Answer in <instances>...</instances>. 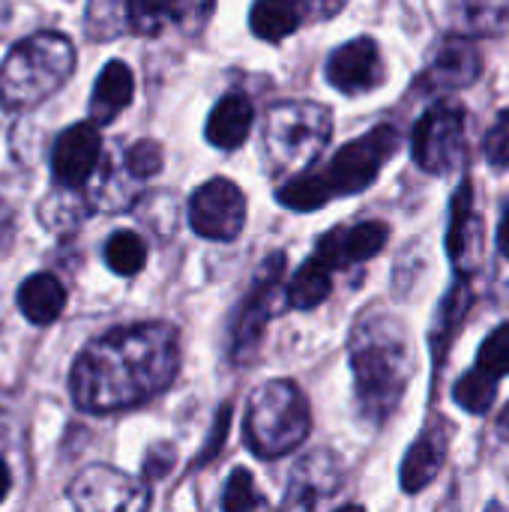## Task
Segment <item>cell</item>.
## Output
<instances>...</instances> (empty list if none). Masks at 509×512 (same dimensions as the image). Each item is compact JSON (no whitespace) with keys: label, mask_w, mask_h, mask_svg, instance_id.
Listing matches in <instances>:
<instances>
[{"label":"cell","mask_w":509,"mask_h":512,"mask_svg":"<svg viewBox=\"0 0 509 512\" xmlns=\"http://www.w3.org/2000/svg\"><path fill=\"white\" fill-rule=\"evenodd\" d=\"M180 366V339L171 324L117 327L93 339L72 363L69 393L81 411L111 414L159 396Z\"/></svg>","instance_id":"6da1fadb"},{"label":"cell","mask_w":509,"mask_h":512,"mask_svg":"<svg viewBox=\"0 0 509 512\" xmlns=\"http://www.w3.org/2000/svg\"><path fill=\"white\" fill-rule=\"evenodd\" d=\"M348 354L360 414L375 426L387 423L414 378V345L405 324L393 315L360 318Z\"/></svg>","instance_id":"7a4b0ae2"},{"label":"cell","mask_w":509,"mask_h":512,"mask_svg":"<svg viewBox=\"0 0 509 512\" xmlns=\"http://www.w3.org/2000/svg\"><path fill=\"white\" fill-rule=\"evenodd\" d=\"M399 141L402 138L396 126L390 123L375 126L366 135L339 147V153L324 168H315V171L306 168L288 177V183L276 189V201L288 210L312 213V210L327 207L333 198L360 195L378 180L381 168L399 150Z\"/></svg>","instance_id":"3957f363"},{"label":"cell","mask_w":509,"mask_h":512,"mask_svg":"<svg viewBox=\"0 0 509 512\" xmlns=\"http://www.w3.org/2000/svg\"><path fill=\"white\" fill-rule=\"evenodd\" d=\"M75 69V48L63 33L42 30L15 42L0 66V105L27 111L57 93Z\"/></svg>","instance_id":"277c9868"},{"label":"cell","mask_w":509,"mask_h":512,"mask_svg":"<svg viewBox=\"0 0 509 512\" xmlns=\"http://www.w3.org/2000/svg\"><path fill=\"white\" fill-rule=\"evenodd\" d=\"M309 432V399L294 381H267L252 393L246 411V444L255 456H288L309 438Z\"/></svg>","instance_id":"5b68a950"},{"label":"cell","mask_w":509,"mask_h":512,"mask_svg":"<svg viewBox=\"0 0 509 512\" xmlns=\"http://www.w3.org/2000/svg\"><path fill=\"white\" fill-rule=\"evenodd\" d=\"M333 135V114L321 102H279L267 111L264 150L279 177L306 171Z\"/></svg>","instance_id":"8992f818"},{"label":"cell","mask_w":509,"mask_h":512,"mask_svg":"<svg viewBox=\"0 0 509 512\" xmlns=\"http://www.w3.org/2000/svg\"><path fill=\"white\" fill-rule=\"evenodd\" d=\"M411 153L435 177L459 171L468 159V111L459 102L432 105L414 126Z\"/></svg>","instance_id":"52a82bcc"},{"label":"cell","mask_w":509,"mask_h":512,"mask_svg":"<svg viewBox=\"0 0 509 512\" xmlns=\"http://www.w3.org/2000/svg\"><path fill=\"white\" fill-rule=\"evenodd\" d=\"M189 225L198 237L228 243L246 225V195L228 177L201 183L189 198Z\"/></svg>","instance_id":"ba28073f"},{"label":"cell","mask_w":509,"mask_h":512,"mask_svg":"<svg viewBox=\"0 0 509 512\" xmlns=\"http://www.w3.org/2000/svg\"><path fill=\"white\" fill-rule=\"evenodd\" d=\"M282 273H285V255L276 252V255H270L261 264L258 276H255V282H252V288L246 294V300L240 303V309L234 315V324H231V357L237 363L249 360L258 351L261 336L267 330V321L273 315L276 288L282 282Z\"/></svg>","instance_id":"9c48e42d"},{"label":"cell","mask_w":509,"mask_h":512,"mask_svg":"<svg viewBox=\"0 0 509 512\" xmlns=\"http://www.w3.org/2000/svg\"><path fill=\"white\" fill-rule=\"evenodd\" d=\"M69 501L87 512H138L150 507V492L141 480L117 468L93 465L72 480Z\"/></svg>","instance_id":"30bf717a"},{"label":"cell","mask_w":509,"mask_h":512,"mask_svg":"<svg viewBox=\"0 0 509 512\" xmlns=\"http://www.w3.org/2000/svg\"><path fill=\"white\" fill-rule=\"evenodd\" d=\"M327 81L348 96H360L369 93L375 87L384 84L387 69H384V57L375 39L369 36H357L345 45H339L330 57H327Z\"/></svg>","instance_id":"8fae6325"},{"label":"cell","mask_w":509,"mask_h":512,"mask_svg":"<svg viewBox=\"0 0 509 512\" xmlns=\"http://www.w3.org/2000/svg\"><path fill=\"white\" fill-rule=\"evenodd\" d=\"M99 153H102V135L93 120L66 126L51 150V171L57 186H69V189L87 186V180L99 165Z\"/></svg>","instance_id":"7c38bea8"},{"label":"cell","mask_w":509,"mask_h":512,"mask_svg":"<svg viewBox=\"0 0 509 512\" xmlns=\"http://www.w3.org/2000/svg\"><path fill=\"white\" fill-rule=\"evenodd\" d=\"M447 252L459 276H474L483 255V222L474 210V183L462 180L450 201Z\"/></svg>","instance_id":"4fadbf2b"},{"label":"cell","mask_w":509,"mask_h":512,"mask_svg":"<svg viewBox=\"0 0 509 512\" xmlns=\"http://www.w3.org/2000/svg\"><path fill=\"white\" fill-rule=\"evenodd\" d=\"M387 240H390V225L378 222V219L333 228L318 240V258L330 270L354 267V264H363V261L375 258L387 246Z\"/></svg>","instance_id":"5bb4252c"},{"label":"cell","mask_w":509,"mask_h":512,"mask_svg":"<svg viewBox=\"0 0 509 512\" xmlns=\"http://www.w3.org/2000/svg\"><path fill=\"white\" fill-rule=\"evenodd\" d=\"M339 486H342V462L327 450H315L303 456L291 471L282 504L288 510H312L330 495H336Z\"/></svg>","instance_id":"9a60e30c"},{"label":"cell","mask_w":509,"mask_h":512,"mask_svg":"<svg viewBox=\"0 0 509 512\" xmlns=\"http://www.w3.org/2000/svg\"><path fill=\"white\" fill-rule=\"evenodd\" d=\"M480 75H483V54L477 42H471L468 33H453L435 48L432 63L420 81H426V87L432 90H459L474 84Z\"/></svg>","instance_id":"2e32d148"},{"label":"cell","mask_w":509,"mask_h":512,"mask_svg":"<svg viewBox=\"0 0 509 512\" xmlns=\"http://www.w3.org/2000/svg\"><path fill=\"white\" fill-rule=\"evenodd\" d=\"M450 453V426L435 417L411 444V450L402 459V471H399V483L408 495H417L423 489L432 486V480L441 474L444 462Z\"/></svg>","instance_id":"e0dca14e"},{"label":"cell","mask_w":509,"mask_h":512,"mask_svg":"<svg viewBox=\"0 0 509 512\" xmlns=\"http://www.w3.org/2000/svg\"><path fill=\"white\" fill-rule=\"evenodd\" d=\"M255 123V108L243 93H228L207 117V141L219 150H237Z\"/></svg>","instance_id":"ac0fdd59"},{"label":"cell","mask_w":509,"mask_h":512,"mask_svg":"<svg viewBox=\"0 0 509 512\" xmlns=\"http://www.w3.org/2000/svg\"><path fill=\"white\" fill-rule=\"evenodd\" d=\"M135 93V78L132 69L123 60H111L105 63V69L96 75L93 84V96H90V120L96 126L111 123L129 102Z\"/></svg>","instance_id":"d6986e66"},{"label":"cell","mask_w":509,"mask_h":512,"mask_svg":"<svg viewBox=\"0 0 509 512\" xmlns=\"http://www.w3.org/2000/svg\"><path fill=\"white\" fill-rule=\"evenodd\" d=\"M18 309L36 327L54 324L66 309V288L60 285V279L54 273H36L21 282Z\"/></svg>","instance_id":"ffe728a7"},{"label":"cell","mask_w":509,"mask_h":512,"mask_svg":"<svg viewBox=\"0 0 509 512\" xmlns=\"http://www.w3.org/2000/svg\"><path fill=\"white\" fill-rule=\"evenodd\" d=\"M474 306V291L468 285V276H459V282L450 288L447 300L441 303V312H438V321H435V330H432V354H435V363L444 360V354L450 351L468 309Z\"/></svg>","instance_id":"44dd1931"},{"label":"cell","mask_w":509,"mask_h":512,"mask_svg":"<svg viewBox=\"0 0 509 512\" xmlns=\"http://www.w3.org/2000/svg\"><path fill=\"white\" fill-rule=\"evenodd\" d=\"M189 12V0H126L129 27L141 36H159L168 24H180Z\"/></svg>","instance_id":"7402d4cb"},{"label":"cell","mask_w":509,"mask_h":512,"mask_svg":"<svg viewBox=\"0 0 509 512\" xmlns=\"http://www.w3.org/2000/svg\"><path fill=\"white\" fill-rule=\"evenodd\" d=\"M303 15L294 0H255L249 12V27L258 39L282 42L300 27Z\"/></svg>","instance_id":"603a6c76"},{"label":"cell","mask_w":509,"mask_h":512,"mask_svg":"<svg viewBox=\"0 0 509 512\" xmlns=\"http://www.w3.org/2000/svg\"><path fill=\"white\" fill-rule=\"evenodd\" d=\"M330 291H333V270L315 255V258H309V261L294 273L285 300H288L291 309L306 312V309L321 306V303L330 297Z\"/></svg>","instance_id":"cb8c5ba5"},{"label":"cell","mask_w":509,"mask_h":512,"mask_svg":"<svg viewBox=\"0 0 509 512\" xmlns=\"http://www.w3.org/2000/svg\"><path fill=\"white\" fill-rule=\"evenodd\" d=\"M87 216V204L78 198V189L60 186L39 204V222L51 234H69L78 228V222Z\"/></svg>","instance_id":"d4e9b609"},{"label":"cell","mask_w":509,"mask_h":512,"mask_svg":"<svg viewBox=\"0 0 509 512\" xmlns=\"http://www.w3.org/2000/svg\"><path fill=\"white\" fill-rule=\"evenodd\" d=\"M462 24L474 36H501L509 27V0H465Z\"/></svg>","instance_id":"484cf974"},{"label":"cell","mask_w":509,"mask_h":512,"mask_svg":"<svg viewBox=\"0 0 509 512\" xmlns=\"http://www.w3.org/2000/svg\"><path fill=\"white\" fill-rule=\"evenodd\" d=\"M147 261V246L135 231H117L105 243V264L117 276H135Z\"/></svg>","instance_id":"4316f807"},{"label":"cell","mask_w":509,"mask_h":512,"mask_svg":"<svg viewBox=\"0 0 509 512\" xmlns=\"http://www.w3.org/2000/svg\"><path fill=\"white\" fill-rule=\"evenodd\" d=\"M495 396H498V381L489 378L486 372L480 369H471L465 372L456 387H453V399L462 411L468 414H489L492 405H495Z\"/></svg>","instance_id":"83f0119b"},{"label":"cell","mask_w":509,"mask_h":512,"mask_svg":"<svg viewBox=\"0 0 509 512\" xmlns=\"http://www.w3.org/2000/svg\"><path fill=\"white\" fill-rule=\"evenodd\" d=\"M474 369L486 372V375H489V378H495V381L507 378L509 375V324L495 327V330L486 336V342H483V345H480V351H477V366H474Z\"/></svg>","instance_id":"f1b7e54d"},{"label":"cell","mask_w":509,"mask_h":512,"mask_svg":"<svg viewBox=\"0 0 509 512\" xmlns=\"http://www.w3.org/2000/svg\"><path fill=\"white\" fill-rule=\"evenodd\" d=\"M267 507V501L258 495L255 489V480L246 468H237L228 483H225V492H222V510L225 512H249Z\"/></svg>","instance_id":"f546056e"},{"label":"cell","mask_w":509,"mask_h":512,"mask_svg":"<svg viewBox=\"0 0 509 512\" xmlns=\"http://www.w3.org/2000/svg\"><path fill=\"white\" fill-rule=\"evenodd\" d=\"M162 165H165V156H162L159 141L153 138H141L126 150V174L132 180H150L162 171Z\"/></svg>","instance_id":"4dcf8cb0"},{"label":"cell","mask_w":509,"mask_h":512,"mask_svg":"<svg viewBox=\"0 0 509 512\" xmlns=\"http://www.w3.org/2000/svg\"><path fill=\"white\" fill-rule=\"evenodd\" d=\"M483 150H486L489 165H495V168H509V105L504 111H498L492 129L486 132Z\"/></svg>","instance_id":"1f68e13d"},{"label":"cell","mask_w":509,"mask_h":512,"mask_svg":"<svg viewBox=\"0 0 509 512\" xmlns=\"http://www.w3.org/2000/svg\"><path fill=\"white\" fill-rule=\"evenodd\" d=\"M348 0H294V6L300 9L303 21H327L333 15H339L345 9Z\"/></svg>","instance_id":"d6a6232c"},{"label":"cell","mask_w":509,"mask_h":512,"mask_svg":"<svg viewBox=\"0 0 509 512\" xmlns=\"http://www.w3.org/2000/svg\"><path fill=\"white\" fill-rule=\"evenodd\" d=\"M228 426H231V405H225L219 414H216V423H213V432H210V441H207V447H204V453H201V459H198V465H207L219 450H222V444H225V435H228Z\"/></svg>","instance_id":"836d02e7"},{"label":"cell","mask_w":509,"mask_h":512,"mask_svg":"<svg viewBox=\"0 0 509 512\" xmlns=\"http://www.w3.org/2000/svg\"><path fill=\"white\" fill-rule=\"evenodd\" d=\"M171 465H174V450H171V447H156V450H150L147 459H144V474H147L150 480H156V477L168 474Z\"/></svg>","instance_id":"e575fe53"},{"label":"cell","mask_w":509,"mask_h":512,"mask_svg":"<svg viewBox=\"0 0 509 512\" xmlns=\"http://www.w3.org/2000/svg\"><path fill=\"white\" fill-rule=\"evenodd\" d=\"M12 240V210L0 201V252H6Z\"/></svg>","instance_id":"d590c367"},{"label":"cell","mask_w":509,"mask_h":512,"mask_svg":"<svg viewBox=\"0 0 509 512\" xmlns=\"http://www.w3.org/2000/svg\"><path fill=\"white\" fill-rule=\"evenodd\" d=\"M498 249H501L504 258H509V207L507 213L501 216V225H498Z\"/></svg>","instance_id":"8d00e7d4"},{"label":"cell","mask_w":509,"mask_h":512,"mask_svg":"<svg viewBox=\"0 0 509 512\" xmlns=\"http://www.w3.org/2000/svg\"><path fill=\"white\" fill-rule=\"evenodd\" d=\"M9 486H12V477H9V468H6V462L0 459V501L9 495Z\"/></svg>","instance_id":"74e56055"},{"label":"cell","mask_w":509,"mask_h":512,"mask_svg":"<svg viewBox=\"0 0 509 512\" xmlns=\"http://www.w3.org/2000/svg\"><path fill=\"white\" fill-rule=\"evenodd\" d=\"M498 429L504 432V435H509V405L501 411V420H498Z\"/></svg>","instance_id":"f35d334b"}]
</instances>
